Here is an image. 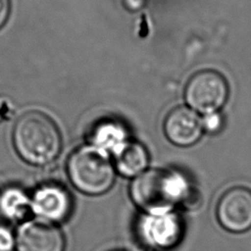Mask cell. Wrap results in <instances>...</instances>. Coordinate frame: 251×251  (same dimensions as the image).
Returning a JSON list of instances; mask_svg holds the SVG:
<instances>
[{"instance_id": "1", "label": "cell", "mask_w": 251, "mask_h": 251, "mask_svg": "<svg viewBox=\"0 0 251 251\" xmlns=\"http://www.w3.org/2000/svg\"><path fill=\"white\" fill-rule=\"evenodd\" d=\"M13 143L18 155L32 166L52 163L62 148L57 125L47 115L37 111L27 112L17 121Z\"/></svg>"}, {"instance_id": "2", "label": "cell", "mask_w": 251, "mask_h": 251, "mask_svg": "<svg viewBox=\"0 0 251 251\" xmlns=\"http://www.w3.org/2000/svg\"><path fill=\"white\" fill-rule=\"evenodd\" d=\"M191 188L186 177L178 172L148 170L135 176L129 187L133 202L146 214L158 215L172 212L178 202H183Z\"/></svg>"}, {"instance_id": "3", "label": "cell", "mask_w": 251, "mask_h": 251, "mask_svg": "<svg viewBox=\"0 0 251 251\" xmlns=\"http://www.w3.org/2000/svg\"><path fill=\"white\" fill-rule=\"evenodd\" d=\"M115 170L109 154L91 144L75 150L67 162L71 183L87 195L107 192L114 183Z\"/></svg>"}, {"instance_id": "4", "label": "cell", "mask_w": 251, "mask_h": 251, "mask_svg": "<svg viewBox=\"0 0 251 251\" xmlns=\"http://www.w3.org/2000/svg\"><path fill=\"white\" fill-rule=\"evenodd\" d=\"M184 97L194 111L204 115L218 112L227 100L228 85L221 74L211 70L201 71L188 80Z\"/></svg>"}, {"instance_id": "5", "label": "cell", "mask_w": 251, "mask_h": 251, "mask_svg": "<svg viewBox=\"0 0 251 251\" xmlns=\"http://www.w3.org/2000/svg\"><path fill=\"white\" fill-rule=\"evenodd\" d=\"M183 232L180 218L173 213L145 214L138 219L136 235L142 246L150 251H168L181 239Z\"/></svg>"}, {"instance_id": "6", "label": "cell", "mask_w": 251, "mask_h": 251, "mask_svg": "<svg viewBox=\"0 0 251 251\" xmlns=\"http://www.w3.org/2000/svg\"><path fill=\"white\" fill-rule=\"evenodd\" d=\"M30 209L36 218L57 225L71 216L73 198L70 191L62 184L43 183L30 195Z\"/></svg>"}, {"instance_id": "7", "label": "cell", "mask_w": 251, "mask_h": 251, "mask_svg": "<svg viewBox=\"0 0 251 251\" xmlns=\"http://www.w3.org/2000/svg\"><path fill=\"white\" fill-rule=\"evenodd\" d=\"M17 251H65V236L56 225L41 219L24 221L16 232Z\"/></svg>"}, {"instance_id": "8", "label": "cell", "mask_w": 251, "mask_h": 251, "mask_svg": "<svg viewBox=\"0 0 251 251\" xmlns=\"http://www.w3.org/2000/svg\"><path fill=\"white\" fill-rule=\"evenodd\" d=\"M217 218L221 226L231 232H244L251 228V190L232 187L226 190L217 205Z\"/></svg>"}, {"instance_id": "9", "label": "cell", "mask_w": 251, "mask_h": 251, "mask_svg": "<svg viewBox=\"0 0 251 251\" xmlns=\"http://www.w3.org/2000/svg\"><path fill=\"white\" fill-rule=\"evenodd\" d=\"M164 129L167 137L174 144L190 146L196 143L202 135V120L194 110L177 107L168 114Z\"/></svg>"}, {"instance_id": "10", "label": "cell", "mask_w": 251, "mask_h": 251, "mask_svg": "<svg viewBox=\"0 0 251 251\" xmlns=\"http://www.w3.org/2000/svg\"><path fill=\"white\" fill-rule=\"evenodd\" d=\"M89 140V144L114 155L129 141V133L123 123L117 120H104L91 129Z\"/></svg>"}, {"instance_id": "11", "label": "cell", "mask_w": 251, "mask_h": 251, "mask_svg": "<svg viewBox=\"0 0 251 251\" xmlns=\"http://www.w3.org/2000/svg\"><path fill=\"white\" fill-rule=\"evenodd\" d=\"M148 163L146 148L135 141L129 140L114 154L115 169L125 176H137L145 172Z\"/></svg>"}, {"instance_id": "12", "label": "cell", "mask_w": 251, "mask_h": 251, "mask_svg": "<svg viewBox=\"0 0 251 251\" xmlns=\"http://www.w3.org/2000/svg\"><path fill=\"white\" fill-rule=\"evenodd\" d=\"M30 209V195L17 185L2 187L0 191V215L10 222L24 221Z\"/></svg>"}, {"instance_id": "13", "label": "cell", "mask_w": 251, "mask_h": 251, "mask_svg": "<svg viewBox=\"0 0 251 251\" xmlns=\"http://www.w3.org/2000/svg\"><path fill=\"white\" fill-rule=\"evenodd\" d=\"M202 120V126L209 133H218L223 127V117L218 112L205 114Z\"/></svg>"}, {"instance_id": "14", "label": "cell", "mask_w": 251, "mask_h": 251, "mask_svg": "<svg viewBox=\"0 0 251 251\" xmlns=\"http://www.w3.org/2000/svg\"><path fill=\"white\" fill-rule=\"evenodd\" d=\"M16 249V233L6 225H0V251Z\"/></svg>"}, {"instance_id": "15", "label": "cell", "mask_w": 251, "mask_h": 251, "mask_svg": "<svg viewBox=\"0 0 251 251\" xmlns=\"http://www.w3.org/2000/svg\"><path fill=\"white\" fill-rule=\"evenodd\" d=\"M10 14V0H0V28L5 25Z\"/></svg>"}, {"instance_id": "16", "label": "cell", "mask_w": 251, "mask_h": 251, "mask_svg": "<svg viewBox=\"0 0 251 251\" xmlns=\"http://www.w3.org/2000/svg\"><path fill=\"white\" fill-rule=\"evenodd\" d=\"M125 5L129 11H139L145 5V0H125Z\"/></svg>"}, {"instance_id": "17", "label": "cell", "mask_w": 251, "mask_h": 251, "mask_svg": "<svg viewBox=\"0 0 251 251\" xmlns=\"http://www.w3.org/2000/svg\"><path fill=\"white\" fill-rule=\"evenodd\" d=\"M1 189H2V187H0V191H1Z\"/></svg>"}, {"instance_id": "18", "label": "cell", "mask_w": 251, "mask_h": 251, "mask_svg": "<svg viewBox=\"0 0 251 251\" xmlns=\"http://www.w3.org/2000/svg\"><path fill=\"white\" fill-rule=\"evenodd\" d=\"M117 251H120V250H117Z\"/></svg>"}]
</instances>
